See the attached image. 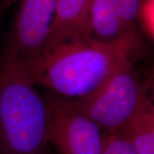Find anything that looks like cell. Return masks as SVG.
I'll list each match as a JSON object with an SVG mask.
<instances>
[{
	"instance_id": "cell-5",
	"label": "cell",
	"mask_w": 154,
	"mask_h": 154,
	"mask_svg": "<svg viewBox=\"0 0 154 154\" xmlns=\"http://www.w3.org/2000/svg\"><path fill=\"white\" fill-rule=\"evenodd\" d=\"M5 51L22 62L38 56L44 49L56 15L57 0H20Z\"/></svg>"
},
{
	"instance_id": "cell-11",
	"label": "cell",
	"mask_w": 154,
	"mask_h": 154,
	"mask_svg": "<svg viewBox=\"0 0 154 154\" xmlns=\"http://www.w3.org/2000/svg\"><path fill=\"white\" fill-rule=\"evenodd\" d=\"M103 154H139L131 144L119 134H105Z\"/></svg>"
},
{
	"instance_id": "cell-9",
	"label": "cell",
	"mask_w": 154,
	"mask_h": 154,
	"mask_svg": "<svg viewBox=\"0 0 154 154\" xmlns=\"http://www.w3.org/2000/svg\"><path fill=\"white\" fill-rule=\"evenodd\" d=\"M125 31L133 36H141L137 28V15L141 0H116Z\"/></svg>"
},
{
	"instance_id": "cell-4",
	"label": "cell",
	"mask_w": 154,
	"mask_h": 154,
	"mask_svg": "<svg viewBox=\"0 0 154 154\" xmlns=\"http://www.w3.org/2000/svg\"><path fill=\"white\" fill-rule=\"evenodd\" d=\"M49 142L61 154H103L105 134L71 100L51 93Z\"/></svg>"
},
{
	"instance_id": "cell-13",
	"label": "cell",
	"mask_w": 154,
	"mask_h": 154,
	"mask_svg": "<svg viewBox=\"0 0 154 154\" xmlns=\"http://www.w3.org/2000/svg\"><path fill=\"white\" fill-rule=\"evenodd\" d=\"M0 5H6V0H0Z\"/></svg>"
},
{
	"instance_id": "cell-10",
	"label": "cell",
	"mask_w": 154,
	"mask_h": 154,
	"mask_svg": "<svg viewBox=\"0 0 154 154\" xmlns=\"http://www.w3.org/2000/svg\"><path fill=\"white\" fill-rule=\"evenodd\" d=\"M137 28L149 40L154 38V0H141L137 15Z\"/></svg>"
},
{
	"instance_id": "cell-8",
	"label": "cell",
	"mask_w": 154,
	"mask_h": 154,
	"mask_svg": "<svg viewBox=\"0 0 154 154\" xmlns=\"http://www.w3.org/2000/svg\"><path fill=\"white\" fill-rule=\"evenodd\" d=\"M119 134L139 154H154V106L150 95Z\"/></svg>"
},
{
	"instance_id": "cell-12",
	"label": "cell",
	"mask_w": 154,
	"mask_h": 154,
	"mask_svg": "<svg viewBox=\"0 0 154 154\" xmlns=\"http://www.w3.org/2000/svg\"><path fill=\"white\" fill-rule=\"evenodd\" d=\"M16 1H17V0H6V5H11L13 2H16Z\"/></svg>"
},
{
	"instance_id": "cell-1",
	"label": "cell",
	"mask_w": 154,
	"mask_h": 154,
	"mask_svg": "<svg viewBox=\"0 0 154 154\" xmlns=\"http://www.w3.org/2000/svg\"><path fill=\"white\" fill-rule=\"evenodd\" d=\"M142 37L128 36L114 43L92 38L72 39L22 62L32 82L69 100L88 97L117 69L133 61L143 47Z\"/></svg>"
},
{
	"instance_id": "cell-3",
	"label": "cell",
	"mask_w": 154,
	"mask_h": 154,
	"mask_svg": "<svg viewBox=\"0 0 154 154\" xmlns=\"http://www.w3.org/2000/svg\"><path fill=\"white\" fill-rule=\"evenodd\" d=\"M150 94L130 61L117 69L94 94L71 100L104 134H120Z\"/></svg>"
},
{
	"instance_id": "cell-2",
	"label": "cell",
	"mask_w": 154,
	"mask_h": 154,
	"mask_svg": "<svg viewBox=\"0 0 154 154\" xmlns=\"http://www.w3.org/2000/svg\"><path fill=\"white\" fill-rule=\"evenodd\" d=\"M21 61L4 51L0 63V154H46L49 110Z\"/></svg>"
},
{
	"instance_id": "cell-7",
	"label": "cell",
	"mask_w": 154,
	"mask_h": 154,
	"mask_svg": "<svg viewBox=\"0 0 154 154\" xmlns=\"http://www.w3.org/2000/svg\"><path fill=\"white\" fill-rule=\"evenodd\" d=\"M91 38L103 43H114L133 36L126 33L116 0H92L89 13Z\"/></svg>"
},
{
	"instance_id": "cell-6",
	"label": "cell",
	"mask_w": 154,
	"mask_h": 154,
	"mask_svg": "<svg viewBox=\"0 0 154 154\" xmlns=\"http://www.w3.org/2000/svg\"><path fill=\"white\" fill-rule=\"evenodd\" d=\"M91 3L92 0H57L55 18L43 51L72 39L91 38Z\"/></svg>"
}]
</instances>
